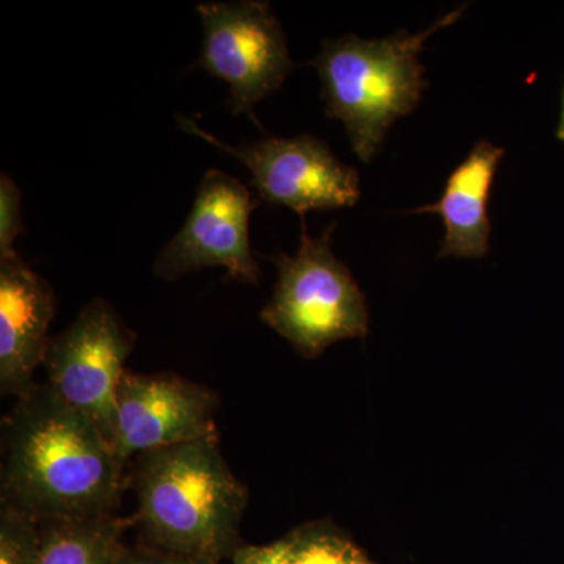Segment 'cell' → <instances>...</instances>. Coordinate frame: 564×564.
Returning <instances> with one entry per match:
<instances>
[{
	"mask_svg": "<svg viewBox=\"0 0 564 564\" xmlns=\"http://www.w3.org/2000/svg\"><path fill=\"white\" fill-rule=\"evenodd\" d=\"M2 499L40 525L113 513L122 466L101 430L47 386L3 419Z\"/></svg>",
	"mask_w": 564,
	"mask_h": 564,
	"instance_id": "cell-1",
	"label": "cell"
},
{
	"mask_svg": "<svg viewBox=\"0 0 564 564\" xmlns=\"http://www.w3.org/2000/svg\"><path fill=\"white\" fill-rule=\"evenodd\" d=\"M135 489L141 529L159 551L215 563L236 552L248 492L218 436L140 455Z\"/></svg>",
	"mask_w": 564,
	"mask_h": 564,
	"instance_id": "cell-2",
	"label": "cell"
},
{
	"mask_svg": "<svg viewBox=\"0 0 564 564\" xmlns=\"http://www.w3.org/2000/svg\"><path fill=\"white\" fill-rule=\"evenodd\" d=\"M463 11L464 7L451 11L419 33L323 41L313 66L321 77L326 117L343 122L359 161L372 162L389 129L417 109L429 87L421 62L425 41L458 21Z\"/></svg>",
	"mask_w": 564,
	"mask_h": 564,
	"instance_id": "cell-3",
	"label": "cell"
},
{
	"mask_svg": "<svg viewBox=\"0 0 564 564\" xmlns=\"http://www.w3.org/2000/svg\"><path fill=\"white\" fill-rule=\"evenodd\" d=\"M302 243L295 254L269 256L278 280L261 321L284 337L304 358L322 355L333 344L369 334V307L350 270L334 254L336 225L311 237L302 218Z\"/></svg>",
	"mask_w": 564,
	"mask_h": 564,
	"instance_id": "cell-4",
	"label": "cell"
},
{
	"mask_svg": "<svg viewBox=\"0 0 564 564\" xmlns=\"http://www.w3.org/2000/svg\"><path fill=\"white\" fill-rule=\"evenodd\" d=\"M204 39L196 66L228 84L232 115L256 120L262 99L280 90L293 69L288 40L272 6L259 0L196 6Z\"/></svg>",
	"mask_w": 564,
	"mask_h": 564,
	"instance_id": "cell-5",
	"label": "cell"
},
{
	"mask_svg": "<svg viewBox=\"0 0 564 564\" xmlns=\"http://www.w3.org/2000/svg\"><path fill=\"white\" fill-rule=\"evenodd\" d=\"M180 122L188 133L243 163L251 174V187L270 206L288 207L304 218L307 212L356 206L361 198V177L356 169L340 162L325 141L311 133L292 139L265 137L232 147L188 118Z\"/></svg>",
	"mask_w": 564,
	"mask_h": 564,
	"instance_id": "cell-6",
	"label": "cell"
},
{
	"mask_svg": "<svg viewBox=\"0 0 564 564\" xmlns=\"http://www.w3.org/2000/svg\"><path fill=\"white\" fill-rule=\"evenodd\" d=\"M135 336L106 300L82 307L65 332L51 337L44 366L47 386L113 444L117 392Z\"/></svg>",
	"mask_w": 564,
	"mask_h": 564,
	"instance_id": "cell-7",
	"label": "cell"
},
{
	"mask_svg": "<svg viewBox=\"0 0 564 564\" xmlns=\"http://www.w3.org/2000/svg\"><path fill=\"white\" fill-rule=\"evenodd\" d=\"M258 204L237 177L207 170L187 220L159 252L154 273L174 281L206 267H223L232 280L259 284L261 270L250 242V217Z\"/></svg>",
	"mask_w": 564,
	"mask_h": 564,
	"instance_id": "cell-8",
	"label": "cell"
},
{
	"mask_svg": "<svg viewBox=\"0 0 564 564\" xmlns=\"http://www.w3.org/2000/svg\"><path fill=\"white\" fill-rule=\"evenodd\" d=\"M217 395L176 375H141L126 370L117 392L115 454L122 463L133 455L217 436Z\"/></svg>",
	"mask_w": 564,
	"mask_h": 564,
	"instance_id": "cell-9",
	"label": "cell"
},
{
	"mask_svg": "<svg viewBox=\"0 0 564 564\" xmlns=\"http://www.w3.org/2000/svg\"><path fill=\"white\" fill-rule=\"evenodd\" d=\"M55 296L50 282L21 256L0 259V393L24 395L35 388L33 375L44 362Z\"/></svg>",
	"mask_w": 564,
	"mask_h": 564,
	"instance_id": "cell-10",
	"label": "cell"
},
{
	"mask_svg": "<svg viewBox=\"0 0 564 564\" xmlns=\"http://www.w3.org/2000/svg\"><path fill=\"white\" fill-rule=\"evenodd\" d=\"M503 155V148L491 141H477L445 181L441 198L411 210V214H436L443 218L445 234L440 258L481 259L488 256L492 231L489 198Z\"/></svg>",
	"mask_w": 564,
	"mask_h": 564,
	"instance_id": "cell-11",
	"label": "cell"
},
{
	"mask_svg": "<svg viewBox=\"0 0 564 564\" xmlns=\"http://www.w3.org/2000/svg\"><path fill=\"white\" fill-rule=\"evenodd\" d=\"M121 529L113 514L41 525L36 564H117Z\"/></svg>",
	"mask_w": 564,
	"mask_h": 564,
	"instance_id": "cell-12",
	"label": "cell"
},
{
	"mask_svg": "<svg viewBox=\"0 0 564 564\" xmlns=\"http://www.w3.org/2000/svg\"><path fill=\"white\" fill-rule=\"evenodd\" d=\"M284 564H370L350 541L325 532H306L289 538Z\"/></svg>",
	"mask_w": 564,
	"mask_h": 564,
	"instance_id": "cell-13",
	"label": "cell"
},
{
	"mask_svg": "<svg viewBox=\"0 0 564 564\" xmlns=\"http://www.w3.org/2000/svg\"><path fill=\"white\" fill-rule=\"evenodd\" d=\"M40 530L31 516L0 503V564H36Z\"/></svg>",
	"mask_w": 564,
	"mask_h": 564,
	"instance_id": "cell-14",
	"label": "cell"
},
{
	"mask_svg": "<svg viewBox=\"0 0 564 564\" xmlns=\"http://www.w3.org/2000/svg\"><path fill=\"white\" fill-rule=\"evenodd\" d=\"M21 191L10 174H0V259L17 256L14 240L25 232L21 217Z\"/></svg>",
	"mask_w": 564,
	"mask_h": 564,
	"instance_id": "cell-15",
	"label": "cell"
},
{
	"mask_svg": "<svg viewBox=\"0 0 564 564\" xmlns=\"http://www.w3.org/2000/svg\"><path fill=\"white\" fill-rule=\"evenodd\" d=\"M289 551V538L269 545H248L236 549L232 564H284Z\"/></svg>",
	"mask_w": 564,
	"mask_h": 564,
	"instance_id": "cell-16",
	"label": "cell"
},
{
	"mask_svg": "<svg viewBox=\"0 0 564 564\" xmlns=\"http://www.w3.org/2000/svg\"><path fill=\"white\" fill-rule=\"evenodd\" d=\"M117 564H217L210 560L192 558V556L170 554V552L151 551V549H122Z\"/></svg>",
	"mask_w": 564,
	"mask_h": 564,
	"instance_id": "cell-17",
	"label": "cell"
},
{
	"mask_svg": "<svg viewBox=\"0 0 564 564\" xmlns=\"http://www.w3.org/2000/svg\"><path fill=\"white\" fill-rule=\"evenodd\" d=\"M555 137L556 140L562 141V143H564V84L562 90V104H560L558 124H556Z\"/></svg>",
	"mask_w": 564,
	"mask_h": 564,
	"instance_id": "cell-18",
	"label": "cell"
}]
</instances>
